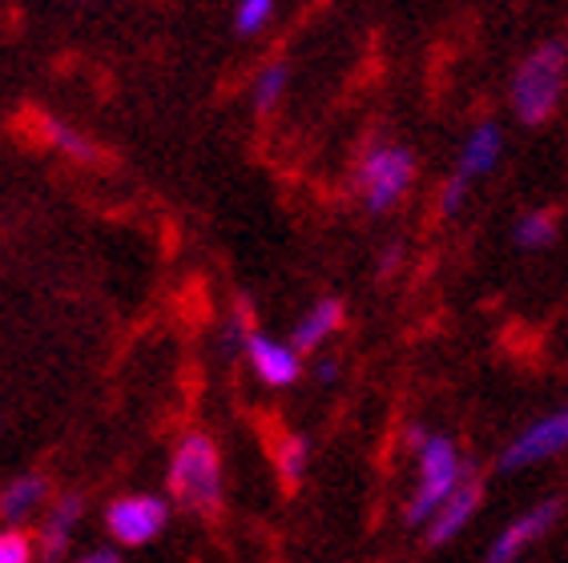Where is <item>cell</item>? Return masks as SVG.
I'll list each match as a JSON object with an SVG mask.
<instances>
[{
	"instance_id": "obj_1",
	"label": "cell",
	"mask_w": 568,
	"mask_h": 563,
	"mask_svg": "<svg viewBox=\"0 0 568 563\" xmlns=\"http://www.w3.org/2000/svg\"><path fill=\"white\" fill-rule=\"evenodd\" d=\"M170 495L178 508L194 515H219L222 511V455L219 443L206 431L182 434L174 459H170Z\"/></svg>"
},
{
	"instance_id": "obj_2",
	"label": "cell",
	"mask_w": 568,
	"mask_h": 563,
	"mask_svg": "<svg viewBox=\"0 0 568 563\" xmlns=\"http://www.w3.org/2000/svg\"><path fill=\"white\" fill-rule=\"evenodd\" d=\"M568 81V44L545 41L520 61L513 76V109L525 125H545L557 113Z\"/></svg>"
},
{
	"instance_id": "obj_3",
	"label": "cell",
	"mask_w": 568,
	"mask_h": 563,
	"mask_svg": "<svg viewBox=\"0 0 568 563\" xmlns=\"http://www.w3.org/2000/svg\"><path fill=\"white\" fill-rule=\"evenodd\" d=\"M464 483V467H459V451L448 434H427V443L419 447V488L407 499L404 520L412 528L432 523L436 511L456 495V488Z\"/></svg>"
},
{
	"instance_id": "obj_4",
	"label": "cell",
	"mask_w": 568,
	"mask_h": 563,
	"mask_svg": "<svg viewBox=\"0 0 568 563\" xmlns=\"http://www.w3.org/2000/svg\"><path fill=\"white\" fill-rule=\"evenodd\" d=\"M412 177H416V153L407 145H372L363 153L355 190L363 194L372 214H387L412 190Z\"/></svg>"
},
{
	"instance_id": "obj_5",
	"label": "cell",
	"mask_w": 568,
	"mask_h": 563,
	"mask_svg": "<svg viewBox=\"0 0 568 563\" xmlns=\"http://www.w3.org/2000/svg\"><path fill=\"white\" fill-rule=\"evenodd\" d=\"M165 520H170V503L162 495H121L105 511V528L125 547H142V543L158 540Z\"/></svg>"
},
{
	"instance_id": "obj_6",
	"label": "cell",
	"mask_w": 568,
	"mask_h": 563,
	"mask_svg": "<svg viewBox=\"0 0 568 563\" xmlns=\"http://www.w3.org/2000/svg\"><path fill=\"white\" fill-rule=\"evenodd\" d=\"M568 447V407L557 414H545V419H536L528 431H520V439L504 447L500 467L504 471H520V467H532V463H545V459L560 455Z\"/></svg>"
},
{
	"instance_id": "obj_7",
	"label": "cell",
	"mask_w": 568,
	"mask_h": 563,
	"mask_svg": "<svg viewBox=\"0 0 568 563\" xmlns=\"http://www.w3.org/2000/svg\"><path fill=\"white\" fill-rule=\"evenodd\" d=\"M557 520H560L557 499H548V503H540V508L525 511L520 520L508 523V528L496 535L493 552H488V563H516L536 540H540V535H548V531H552V523H557Z\"/></svg>"
},
{
	"instance_id": "obj_8",
	"label": "cell",
	"mask_w": 568,
	"mask_h": 563,
	"mask_svg": "<svg viewBox=\"0 0 568 563\" xmlns=\"http://www.w3.org/2000/svg\"><path fill=\"white\" fill-rule=\"evenodd\" d=\"M246 358H251L254 375L266 382V387H291V382H298V375H303V362H298L295 347H286V342H274V338L266 335H246Z\"/></svg>"
},
{
	"instance_id": "obj_9",
	"label": "cell",
	"mask_w": 568,
	"mask_h": 563,
	"mask_svg": "<svg viewBox=\"0 0 568 563\" xmlns=\"http://www.w3.org/2000/svg\"><path fill=\"white\" fill-rule=\"evenodd\" d=\"M480 479H468L464 475V483L456 488V495L444 503V508L436 511V520L427 523V543L432 547H444L448 540H456L459 531L468 528L471 515H476V508H480Z\"/></svg>"
},
{
	"instance_id": "obj_10",
	"label": "cell",
	"mask_w": 568,
	"mask_h": 563,
	"mask_svg": "<svg viewBox=\"0 0 568 563\" xmlns=\"http://www.w3.org/2000/svg\"><path fill=\"white\" fill-rule=\"evenodd\" d=\"M81 511H85L81 495H61V503L49 511V520H44L41 535H37V555H41V563H61L69 540H73L77 520H81Z\"/></svg>"
},
{
	"instance_id": "obj_11",
	"label": "cell",
	"mask_w": 568,
	"mask_h": 563,
	"mask_svg": "<svg viewBox=\"0 0 568 563\" xmlns=\"http://www.w3.org/2000/svg\"><path fill=\"white\" fill-rule=\"evenodd\" d=\"M500 145H504L500 125H496V121H480V125L468 133V141H464L456 177H464L468 185L476 182V177H484L496 165V157H500Z\"/></svg>"
},
{
	"instance_id": "obj_12",
	"label": "cell",
	"mask_w": 568,
	"mask_h": 563,
	"mask_svg": "<svg viewBox=\"0 0 568 563\" xmlns=\"http://www.w3.org/2000/svg\"><path fill=\"white\" fill-rule=\"evenodd\" d=\"M343 318H347V310H343L339 298H323V303L311 306V315L295 326V338H291L295 355H306V350L323 347V342H327V338L343 326Z\"/></svg>"
},
{
	"instance_id": "obj_13",
	"label": "cell",
	"mask_w": 568,
	"mask_h": 563,
	"mask_svg": "<svg viewBox=\"0 0 568 563\" xmlns=\"http://www.w3.org/2000/svg\"><path fill=\"white\" fill-rule=\"evenodd\" d=\"M44 495H49V483H44V475L12 479L9 488L0 491V520L9 523V528H17V523H24L37 508H41Z\"/></svg>"
},
{
	"instance_id": "obj_14",
	"label": "cell",
	"mask_w": 568,
	"mask_h": 563,
	"mask_svg": "<svg viewBox=\"0 0 568 563\" xmlns=\"http://www.w3.org/2000/svg\"><path fill=\"white\" fill-rule=\"evenodd\" d=\"M306 455H311V447H306L303 434L283 431L278 439H274V467H278V479H283L286 488H295L298 479H303Z\"/></svg>"
},
{
	"instance_id": "obj_15",
	"label": "cell",
	"mask_w": 568,
	"mask_h": 563,
	"mask_svg": "<svg viewBox=\"0 0 568 563\" xmlns=\"http://www.w3.org/2000/svg\"><path fill=\"white\" fill-rule=\"evenodd\" d=\"M37 125H41V137L49 141V145H57L61 153H69L73 162H98V145L85 141L77 130H69V125H61V121H53V117H41Z\"/></svg>"
},
{
	"instance_id": "obj_16",
	"label": "cell",
	"mask_w": 568,
	"mask_h": 563,
	"mask_svg": "<svg viewBox=\"0 0 568 563\" xmlns=\"http://www.w3.org/2000/svg\"><path fill=\"white\" fill-rule=\"evenodd\" d=\"M557 238V214L552 209H528L516 222V246L520 249H545Z\"/></svg>"
},
{
	"instance_id": "obj_17",
	"label": "cell",
	"mask_w": 568,
	"mask_h": 563,
	"mask_svg": "<svg viewBox=\"0 0 568 563\" xmlns=\"http://www.w3.org/2000/svg\"><path fill=\"white\" fill-rule=\"evenodd\" d=\"M286 65L283 61H274V65H266L263 73L254 76V105L263 109V113H271L278 101H283V93H286Z\"/></svg>"
},
{
	"instance_id": "obj_18",
	"label": "cell",
	"mask_w": 568,
	"mask_h": 563,
	"mask_svg": "<svg viewBox=\"0 0 568 563\" xmlns=\"http://www.w3.org/2000/svg\"><path fill=\"white\" fill-rule=\"evenodd\" d=\"M37 560V540L21 528L0 531V563H33Z\"/></svg>"
},
{
	"instance_id": "obj_19",
	"label": "cell",
	"mask_w": 568,
	"mask_h": 563,
	"mask_svg": "<svg viewBox=\"0 0 568 563\" xmlns=\"http://www.w3.org/2000/svg\"><path fill=\"white\" fill-rule=\"evenodd\" d=\"M271 17H274L271 0H242L239 12H234V29H239L242 37H254L271 24Z\"/></svg>"
},
{
	"instance_id": "obj_20",
	"label": "cell",
	"mask_w": 568,
	"mask_h": 563,
	"mask_svg": "<svg viewBox=\"0 0 568 563\" xmlns=\"http://www.w3.org/2000/svg\"><path fill=\"white\" fill-rule=\"evenodd\" d=\"M468 190H471V185L464 182V177L452 174L448 182L439 185V214H444V217L459 214V209H464V202H468Z\"/></svg>"
},
{
	"instance_id": "obj_21",
	"label": "cell",
	"mask_w": 568,
	"mask_h": 563,
	"mask_svg": "<svg viewBox=\"0 0 568 563\" xmlns=\"http://www.w3.org/2000/svg\"><path fill=\"white\" fill-rule=\"evenodd\" d=\"M315 379L318 382H335V379H339V362H335V358H318Z\"/></svg>"
},
{
	"instance_id": "obj_22",
	"label": "cell",
	"mask_w": 568,
	"mask_h": 563,
	"mask_svg": "<svg viewBox=\"0 0 568 563\" xmlns=\"http://www.w3.org/2000/svg\"><path fill=\"white\" fill-rule=\"evenodd\" d=\"M399 262H404V249L392 246V249H387V254L379 258V274H395V266H399Z\"/></svg>"
},
{
	"instance_id": "obj_23",
	"label": "cell",
	"mask_w": 568,
	"mask_h": 563,
	"mask_svg": "<svg viewBox=\"0 0 568 563\" xmlns=\"http://www.w3.org/2000/svg\"><path fill=\"white\" fill-rule=\"evenodd\" d=\"M77 563H121V555L118 552H89V555H81Z\"/></svg>"
}]
</instances>
